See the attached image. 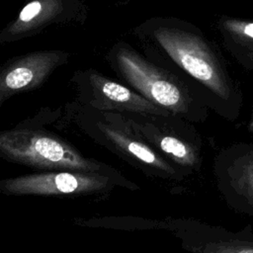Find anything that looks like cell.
<instances>
[{"label":"cell","mask_w":253,"mask_h":253,"mask_svg":"<svg viewBox=\"0 0 253 253\" xmlns=\"http://www.w3.org/2000/svg\"><path fill=\"white\" fill-rule=\"evenodd\" d=\"M133 35L143 53L151 59L218 99L229 98L230 86L223 65L211 44L192 23L172 16H155L135 27Z\"/></svg>","instance_id":"1"},{"label":"cell","mask_w":253,"mask_h":253,"mask_svg":"<svg viewBox=\"0 0 253 253\" xmlns=\"http://www.w3.org/2000/svg\"><path fill=\"white\" fill-rule=\"evenodd\" d=\"M105 58L124 84L153 104L191 123L205 116V106L194 85L128 42H117Z\"/></svg>","instance_id":"2"},{"label":"cell","mask_w":253,"mask_h":253,"mask_svg":"<svg viewBox=\"0 0 253 253\" xmlns=\"http://www.w3.org/2000/svg\"><path fill=\"white\" fill-rule=\"evenodd\" d=\"M62 115L64 123L74 125L93 141L147 176L181 181L189 174L149 145L124 113L98 111L74 100L65 106Z\"/></svg>","instance_id":"3"},{"label":"cell","mask_w":253,"mask_h":253,"mask_svg":"<svg viewBox=\"0 0 253 253\" xmlns=\"http://www.w3.org/2000/svg\"><path fill=\"white\" fill-rule=\"evenodd\" d=\"M39 115L0 133V155L5 160L42 171H83L110 175L136 186L112 166L84 156L57 134L45 129Z\"/></svg>","instance_id":"4"},{"label":"cell","mask_w":253,"mask_h":253,"mask_svg":"<svg viewBox=\"0 0 253 253\" xmlns=\"http://www.w3.org/2000/svg\"><path fill=\"white\" fill-rule=\"evenodd\" d=\"M115 187L137 190L110 175L83 171H42L0 181V190L8 196L80 197L105 194Z\"/></svg>","instance_id":"5"},{"label":"cell","mask_w":253,"mask_h":253,"mask_svg":"<svg viewBox=\"0 0 253 253\" xmlns=\"http://www.w3.org/2000/svg\"><path fill=\"white\" fill-rule=\"evenodd\" d=\"M124 114L135 131L170 162L188 173L199 168V137L191 122L173 114Z\"/></svg>","instance_id":"6"},{"label":"cell","mask_w":253,"mask_h":253,"mask_svg":"<svg viewBox=\"0 0 253 253\" xmlns=\"http://www.w3.org/2000/svg\"><path fill=\"white\" fill-rule=\"evenodd\" d=\"M71 83L76 90L75 101L98 111L152 115L172 114L153 104L126 84L117 82L92 68L74 72Z\"/></svg>","instance_id":"7"},{"label":"cell","mask_w":253,"mask_h":253,"mask_svg":"<svg viewBox=\"0 0 253 253\" xmlns=\"http://www.w3.org/2000/svg\"><path fill=\"white\" fill-rule=\"evenodd\" d=\"M86 0H28L0 32V43L19 42L45 31L48 27L82 24L87 19Z\"/></svg>","instance_id":"8"},{"label":"cell","mask_w":253,"mask_h":253,"mask_svg":"<svg viewBox=\"0 0 253 253\" xmlns=\"http://www.w3.org/2000/svg\"><path fill=\"white\" fill-rule=\"evenodd\" d=\"M70 53L44 49L14 56L0 69V107L11 97L41 87L49 76L67 64Z\"/></svg>","instance_id":"9"},{"label":"cell","mask_w":253,"mask_h":253,"mask_svg":"<svg viewBox=\"0 0 253 253\" xmlns=\"http://www.w3.org/2000/svg\"><path fill=\"white\" fill-rule=\"evenodd\" d=\"M173 234L190 253H253V241L191 219L178 218Z\"/></svg>","instance_id":"10"},{"label":"cell","mask_w":253,"mask_h":253,"mask_svg":"<svg viewBox=\"0 0 253 253\" xmlns=\"http://www.w3.org/2000/svg\"><path fill=\"white\" fill-rule=\"evenodd\" d=\"M78 223L84 226L104 227L115 229H164L172 231L175 224V218H166L163 220L145 219L139 217H102L91 218L89 220H80Z\"/></svg>","instance_id":"11"},{"label":"cell","mask_w":253,"mask_h":253,"mask_svg":"<svg viewBox=\"0 0 253 253\" xmlns=\"http://www.w3.org/2000/svg\"><path fill=\"white\" fill-rule=\"evenodd\" d=\"M221 28L231 39L239 42L253 43V22H245L236 19H222Z\"/></svg>","instance_id":"12"},{"label":"cell","mask_w":253,"mask_h":253,"mask_svg":"<svg viewBox=\"0 0 253 253\" xmlns=\"http://www.w3.org/2000/svg\"><path fill=\"white\" fill-rule=\"evenodd\" d=\"M252 185H253V174H252Z\"/></svg>","instance_id":"13"}]
</instances>
